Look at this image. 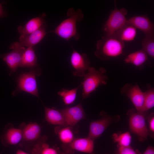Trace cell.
I'll return each instance as SVG.
<instances>
[{
    "instance_id": "1",
    "label": "cell",
    "mask_w": 154,
    "mask_h": 154,
    "mask_svg": "<svg viewBox=\"0 0 154 154\" xmlns=\"http://www.w3.org/2000/svg\"><path fill=\"white\" fill-rule=\"evenodd\" d=\"M67 17L62 21L53 31L59 37L67 41L71 38L78 40L80 35L78 32L77 24L84 17L82 11L80 9L74 10L73 8H69L67 12Z\"/></svg>"
},
{
    "instance_id": "2",
    "label": "cell",
    "mask_w": 154,
    "mask_h": 154,
    "mask_svg": "<svg viewBox=\"0 0 154 154\" xmlns=\"http://www.w3.org/2000/svg\"><path fill=\"white\" fill-rule=\"evenodd\" d=\"M124 46V42L115 37L105 36L97 42L94 54L98 58L106 60L122 54Z\"/></svg>"
},
{
    "instance_id": "3",
    "label": "cell",
    "mask_w": 154,
    "mask_h": 154,
    "mask_svg": "<svg viewBox=\"0 0 154 154\" xmlns=\"http://www.w3.org/2000/svg\"><path fill=\"white\" fill-rule=\"evenodd\" d=\"M106 70L103 67L100 68L98 70L94 67L89 68L80 83L82 86V99L89 97L99 86L107 84L108 77L106 74Z\"/></svg>"
},
{
    "instance_id": "4",
    "label": "cell",
    "mask_w": 154,
    "mask_h": 154,
    "mask_svg": "<svg viewBox=\"0 0 154 154\" xmlns=\"http://www.w3.org/2000/svg\"><path fill=\"white\" fill-rule=\"evenodd\" d=\"M41 73V70L40 67L32 69L29 72L20 74L17 78V88L13 92V95L24 91L38 98L36 77Z\"/></svg>"
},
{
    "instance_id": "5",
    "label": "cell",
    "mask_w": 154,
    "mask_h": 154,
    "mask_svg": "<svg viewBox=\"0 0 154 154\" xmlns=\"http://www.w3.org/2000/svg\"><path fill=\"white\" fill-rule=\"evenodd\" d=\"M127 13L125 8L118 10L115 8L112 11L103 27L105 36H112L125 24Z\"/></svg>"
},
{
    "instance_id": "6",
    "label": "cell",
    "mask_w": 154,
    "mask_h": 154,
    "mask_svg": "<svg viewBox=\"0 0 154 154\" xmlns=\"http://www.w3.org/2000/svg\"><path fill=\"white\" fill-rule=\"evenodd\" d=\"M10 48L12 50L10 52L0 54V58L9 67L10 74L15 72L19 67L23 54L26 48L17 42L11 44Z\"/></svg>"
},
{
    "instance_id": "7",
    "label": "cell",
    "mask_w": 154,
    "mask_h": 154,
    "mask_svg": "<svg viewBox=\"0 0 154 154\" xmlns=\"http://www.w3.org/2000/svg\"><path fill=\"white\" fill-rule=\"evenodd\" d=\"M128 113L129 115V127L131 131L141 139H147L149 131L144 113L136 112L133 109L130 110Z\"/></svg>"
},
{
    "instance_id": "8",
    "label": "cell",
    "mask_w": 154,
    "mask_h": 154,
    "mask_svg": "<svg viewBox=\"0 0 154 154\" xmlns=\"http://www.w3.org/2000/svg\"><path fill=\"white\" fill-rule=\"evenodd\" d=\"M120 91L121 94L129 98L137 112L144 113L143 110L145 93L141 90L137 84L133 85L127 84L121 89Z\"/></svg>"
},
{
    "instance_id": "9",
    "label": "cell",
    "mask_w": 154,
    "mask_h": 154,
    "mask_svg": "<svg viewBox=\"0 0 154 154\" xmlns=\"http://www.w3.org/2000/svg\"><path fill=\"white\" fill-rule=\"evenodd\" d=\"M70 62L74 69L73 74L80 77L84 76L86 71L91 67L87 54L80 53L74 48L70 56Z\"/></svg>"
},
{
    "instance_id": "10",
    "label": "cell",
    "mask_w": 154,
    "mask_h": 154,
    "mask_svg": "<svg viewBox=\"0 0 154 154\" xmlns=\"http://www.w3.org/2000/svg\"><path fill=\"white\" fill-rule=\"evenodd\" d=\"M20 128L22 133V139L21 143H25V145L26 143H32L31 148L41 137V127L37 123L31 122L27 124H22Z\"/></svg>"
},
{
    "instance_id": "11",
    "label": "cell",
    "mask_w": 154,
    "mask_h": 154,
    "mask_svg": "<svg viewBox=\"0 0 154 154\" xmlns=\"http://www.w3.org/2000/svg\"><path fill=\"white\" fill-rule=\"evenodd\" d=\"M66 126L75 125L82 119L86 118L85 114L81 103L72 107H67L60 110Z\"/></svg>"
},
{
    "instance_id": "12",
    "label": "cell",
    "mask_w": 154,
    "mask_h": 154,
    "mask_svg": "<svg viewBox=\"0 0 154 154\" xmlns=\"http://www.w3.org/2000/svg\"><path fill=\"white\" fill-rule=\"evenodd\" d=\"M126 22L143 31L145 36L154 37V24L146 15L134 16Z\"/></svg>"
},
{
    "instance_id": "13",
    "label": "cell",
    "mask_w": 154,
    "mask_h": 154,
    "mask_svg": "<svg viewBox=\"0 0 154 154\" xmlns=\"http://www.w3.org/2000/svg\"><path fill=\"white\" fill-rule=\"evenodd\" d=\"M22 139L21 128L14 127L11 124L6 125L1 137L2 143L5 146L17 145L21 142Z\"/></svg>"
},
{
    "instance_id": "14",
    "label": "cell",
    "mask_w": 154,
    "mask_h": 154,
    "mask_svg": "<svg viewBox=\"0 0 154 154\" xmlns=\"http://www.w3.org/2000/svg\"><path fill=\"white\" fill-rule=\"evenodd\" d=\"M46 14H42L40 16L33 18L24 25L19 26L17 30L20 36H24L29 35L41 27L46 25L45 18Z\"/></svg>"
},
{
    "instance_id": "15",
    "label": "cell",
    "mask_w": 154,
    "mask_h": 154,
    "mask_svg": "<svg viewBox=\"0 0 154 154\" xmlns=\"http://www.w3.org/2000/svg\"><path fill=\"white\" fill-rule=\"evenodd\" d=\"M46 25L41 27L28 35L20 36L19 42L20 45L25 47H33L39 43L47 33L46 31Z\"/></svg>"
},
{
    "instance_id": "16",
    "label": "cell",
    "mask_w": 154,
    "mask_h": 154,
    "mask_svg": "<svg viewBox=\"0 0 154 154\" xmlns=\"http://www.w3.org/2000/svg\"><path fill=\"white\" fill-rule=\"evenodd\" d=\"M112 121L110 117L104 116L98 120L90 122L88 137L94 141L100 137Z\"/></svg>"
},
{
    "instance_id": "17",
    "label": "cell",
    "mask_w": 154,
    "mask_h": 154,
    "mask_svg": "<svg viewBox=\"0 0 154 154\" xmlns=\"http://www.w3.org/2000/svg\"><path fill=\"white\" fill-rule=\"evenodd\" d=\"M94 141L88 137L75 138L70 144L66 147L67 149L68 148L69 151V150H76L84 153H92L94 149Z\"/></svg>"
},
{
    "instance_id": "18",
    "label": "cell",
    "mask_w": 154,
    "mask_h": 154,
    "mask_svg": "<svg viewBox=\"0 0 154 154\" xmlns=\"http://www.w3.org/2000/svg\"><path fill=\"white\" fill-rule=\"evenodd\" d=\"M47 136L44 135L31 149L30 152L32 154H64L61 153L57 147H50L45 143Z\"/></svg>"
},
{
    "instance_id": "19",
    "label": "cell",
    "mask_w": 154,
    "mask_h": 154,
    "mask_svg": "<svg viewBox=\"0 0 154 154\" xmlns=\"http://www.w3.org/2000/svg\"><path fill=\"white\" fill-rule=\"evenodd\" d=\"M19 67L32 69L40 68L37 63V58L33 47H28L25 50Z\"/></svg>"
},
{
    "instance_id": "20",
    "label": "cell",
    "mask_w": 154,
    "mask_h": 154,
    "mask_svg": "<svg viewBox=\"0 0 154 154\" xmlns=\"http://www.w3.org/2000/svg\"><path fill=\"white\" fill-rule=\"evenodd\" d=\"M44 107L45 118L47 122L59 126H66L64 116L60 110Z\"/></svg>"
},
{
    "instance_id": "21",
    "label": "cell",
    "mask_w": 154,
    "mask_h": 154,
    "mask_svg": "<svg viewBox=\"0 0 154 154\" xmlns=\"http://www.w3.org/2000/svg\"><path fill=\"white\" fill-rule=\"evenodd\" d=\"M136 34V29L126 22L112 36L123 42L130 41L134 39Z\"/></svg>"
},
{
    "instance_id": "22",
    "label": "cell",
    "mask_w": 154,
    "mask_h": 154,
    "mask_svg": "<svg viewBox=\"0 0 154 154\" xmlns=\"http://www.w3.org/2000/svg\"><path fill=\"white\" fill-rule=\"evenodd\" d=\"M55 132L58 135L64 146L70 144L75 139L71 127L66 125L59 126L56 128Z\"/></svg>"
},
{
    "instance_id": "23",
    "label": "cell",
    "mask_w": 154,
    "mask_h": 154,
    "mask_svg": "<svg viewBox=\"0 0 154 154\" xmlns=\"http://www.w3.org/2000/svg\"><path fill=\"white\" fill-rule=\"evenodd\" d=\"M148 60V55L141 49L129 54L124 61L125 63L131 64L137 67H140Z\"/></svg>"
},
{
    "instance_id": "24",
    "label": "cell",
    "mask_w": 154,
    "mask_h": 154,
    "mask_svg": "<svg viewBox=\"0 0 154 154\" xmlns=\"http://www.w3.org/2000/svg\"><path fill=\"white\" fill-rule=\"evenodd\" d=\"M81 86L80 84L77 87L71 90L63 88L58 92V94L62 97L64 104L69 105L73 104L76 100L77 91L79 88Z\"/></svg>"
},
{
    "instance_id": "25",
    "label": "cell",
    "mask_w": 154,
    "mask_h": 154,
    "mask_svg": "<svg viewBox=\"0 0 154 154\" xmlns=\"http://www.w3.org/2000/svg\"><path fill=\"white\" fill-rule=\"evenodd\" d=\"M142 50L150 57H154V37L145 36L142 40Z\"/></svg>"
},
{
    "instance_id": "26",
    "label": "cell",
    "mask_w": 154,
    "mask_h": 154,
    "mask_svg": "<svg viewBox=\"0 0 154 154\" xmlns=\"http://www.w3.org/2000/svg\"><path fill=\"white\" fill-rule=\"evenodd\" d=\"M112 137L114 141L117 142L119 146H129L131 143V137L129 132L119 135L115 133L112 135Z\"/></svg>"
},
{
    "instance_id": "27",
    "label": "cell",
    "mask_w": 154,
    "mask_h": 154,
    "mask_svg": "<svg viewBox=\"0 0 154 154\" xmlns=\"http://www.w3.org/2000/svg\"><path fill=\"white\" fill-rule=\"evenodd\" d=\"M145 98L143 112L147 111L154 106V90L149 89L144 92Z\"/></svg>"
},
{
    "instance_id": "28",
    "label": "cell",
    "mask_w": 154,
    "mask_h": 154,
    "mask_svg": "<svg viewBox=\"0 0 154 154\" xmlns=\"http://www.w3.org/2000/svg\"><path fill=\"white\" fill-rule=\"evenodd\" d=\"M119 154H141L140 153L134 150L130 146L127 147L119 146Z\"/></svg>"
},
{
    "instance_id": "29",
    "label": "cell",
    "mask_w": 154,
    "mask_h": 154,
    "mask_svg": "<svg viewBox=\"0 0 154 154\" xmlns=\"http://www.w3.org/2000/svg\"><path fill=\"white\" fill-rule=\"evenodd\" d=\"M143 154H154V149L151 146L148 147Z\"/></svg>"
},
{
    "instance_id": "30",
    "label": "cell",
    "mask_w": 154,
    "mask_h": 154,
    "mask_svg": "<svg viewBox=\"0 0 154 154\" xmlns=\"http://www.w3.org/2000/svg\"><path fill=\"white\" fill-rule=\"evenodd\" d=\"M149 127L150 130L152 132H154V117H152L149 121Z\"/></svg>"
},
{
    "instance_id": "31",
    "label": "cell",
    "mask_w": 154,
    "mask_h": 154,
    "mask_svg": "<svg viewBox=\"0 0 154 154\" xmlns=\"http://www.w3.org/2000/svg\"><path fill=\"white\" fill-rule=\"evenodd\" d=\"M6 15V13L3 10L1 4L0 3V17L5 16Z\"/></svg>"
},
{
    "instance_id": "32",
    "label": "cell",
    "mask_w": 154,
    "mask_h": 154,
    "mask_svg": "<svg viewBox=\"0 0 154 154\" xmlns=\"http://www.w3.org/2000/svg\"><path fill=\"white\" fill-rule=\"evenodd\" d=\"M31 154H32L31 153ZM15 154H30L22 150L19 149L17 151Z\"/></svg>"
}]
</instances>
